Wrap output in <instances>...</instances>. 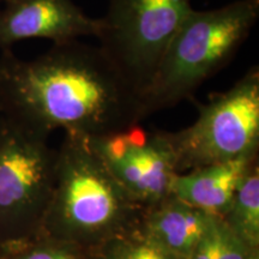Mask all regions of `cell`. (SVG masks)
Listing matches in <instances>:
<instances>
[{
    "label": "cell",
    "mask_w": 259,
    "mask_h": 259,
    "mask_svg": "<svg viewBox=\"0 0 259 259\" xmlns=\"http://www.w3.org/2000/svg\"><path fill=\"white\" fill-rule=\"evenodd\" d=\"M48 138L0 116V251L41 234L57 170Z\"/></svg>",
    "instance_id": "277c9868"
},
{
    "label": "cell",
    "mask_w": 259,
    "mask_h": 259,
    "mask_svg": "<svg viewBox=\"0 0 259 259\" xmlns=\"http://www.w3.org/2000/svg\"><path fill=\"white\" fill-rule=\"evenodd\" d=\"M4 2H5V0H0V8H2V5L4 4Z\"/></svg>",
    "instance_id": "2e32d148"
},
{
    "label": "cell",
    "mask_w": 259,
    "mask_h": 259,
    "mask_svg": "<svg viewBox=\"0 0 259 259\" xmlns=\"http://www.w3.org/2000/svg\"><path fill=\"white\" fill-rule=\"evenodd\" d=\"M215 219L169 194L144 206L137 232L162 250L187 259Z\"/></svg>",
    "instance_id": "9c48e42d"
},
{
    "label": "cell",
    "mask_w": 259,
    "mask_h": 259,
    "mask_svg": "<svg viewBox=\"0 0 259 259\" xmlns=\"http://www.w3.org/2000/svg\"><path fill=\"white\" fill-rule=\"evenodd\" d=\"M221 220L252 248H259V166L246 174Z\"/></svg>",
    "instance_id": "8fae6325"
},
{
    "label": "cell",
    "mask_w": 259,
    "mask_h": 259,
    "mask_svg": "<svg viewBox=\"0 0 259 259\" xmlns=\"http://www.w3.org/2000/svg\"><path fill=\"white\" fill-rule=\"evenodd\" d=\"M257 251L216 218L187 259H250Z\"/></svg>",
    "instance_id": "7c38bea8"
},
{
    "label": "cell",
    "mask_w": 259,
    "mask_h": 259,
    "mask_svg": "<svg viewBox=\"0 0 259 259\" xmlns=\"http://www.w3.org/2000/svg\"><path fill=\"white\" fill-rule=\"evenodd\" d=\"M258 163V154L178 173L170 194L221 219L246 174Z\"/></svg>",
    "instance_id": "30bf717a"
},
{
    "label": "cell",
    "mask_w": 259,
    "mask_h": 259,
    "mask_svg": "<svg viewBox=\"0 0 259 259\" xmlns=\"http://www.w3.org/2000/svg\"><path fill=\"white\" fill-rule=\"evenodd\" d=\"M0 116L50 136L84 138L141 124L142 96L97 45H53L25 60L0 54Z\"/></svg>",
    "instance_id": "6da1fadb"
},
{
    "label": "cell",
    "mask_w": 259,
    "mask_h": 259,
    "mask_svg": "<svg viewBox=\"0 0 259 259\" xmlns=\"http://www.w3.org/2000/svg\"><path fill=\"white\" fill-rule=\"evenodd\" d=\"M0 259H2V254H0Z\"/></svg>",
    "instance_id": "e0dca14e"
},
{
    "label": "cell",
    "mask_w": 259,
    "mask_h": 259,
    "mask_svg": "<svg viewBox=\"0 0 259 259\" xmlns=\"http://www.w3.org/2000/svg\"><path fill=\"white\" fill-rule=\"evenodd\" d=\"M101 259H181L162 250L136 231L109 241L99 250Z\"/></svg>",
    "instance_id": "5bb4252c"
},
{
    "label": "cell",
    "mask_w": 259,
    "mask_h": 259,
    "mask_svg": "<svg viewBox=\"0 0 259 259\" xmlns=\"http://www.w3.org/2000/svg\"><path fill=\"white\" fill-rule=\"evenodd\" d=\"M99 18L90 17L74 0H5L0 8V50L25 40L53 45L99 34Z\"/></svg>",
    "instance_id": "ba28073f"
},
{
    "label": "cell",
    "mask_w": 259,
    "mask_h": 259,
    "mask_svg": "<svg viewBox=\"0 0 259 259\" xmlns=\"http://www.w3.org/2000/svg\"><path fill=\"white\" fill-rule=\"evenodd\" d=\"M57 154L56 184L40 235L99 251L137 231L143 206L107 169L88 139L64 135Z\"/></svg>",
    "instance_id": "7a4b0ae2"
},
{
    "label": "cell",
    "mask_w": 259,
    "mask_h": 259,
    "mask_svg": "<svg viewBox=\"0 0 259 259\" xmlns=\"http://www.w3.org/2000/svg\"><path fill=\"white\" fill-rule=\"evenodd\" d=\"M258 19L259 0L191 9L142 95L145 118L192 97L235 57Z\"/></svg>",
    "instance_id": "3957f363"
},
{
    "label": "cell",
    "mask_w": 259,
    "mask_h": 259,
    "mask_svg": "<svg viewBox=\"0 0 259 259\" xmlns=\"http://www.w3.org/2000/svg\"><path fill=\"white\" fill-rule=\"evenodd\" d=\"M0 254L2 259H101L99 251L44 235L0 251Z\"/></svg>",
    "instance_id": "4fadbf2b"
},
{
    "label": "cell",
    "mask_w": 259,
    "mask_h": 259,
    "mask_svg": "<svg viewBox=\"0 0 259 259\" xmlns=\"http://www.w3.org/2000/svg\"><path fill=\"white\" fill-rule=\"evenodd\" d=\"M178 173L258 154L259 67L253 65L226 92L198 106V118L164 131Z\"/></svg>",
    "instance_id": "5b68a950"
},
{
    "label": "cell",
    "mask_w": 259,
    "mask_h": 259,
    "mask_svg": "<svg viewBox=\"0 0 259 259\" xmlns=\"http://www.w3.org/2000/svg\"><path fill=\"white\" fill-rule=\"evenodd\" d=\"M191 0H108L99 18V46L143 95Z\"/></svg>",
    "instance_id": "8992f818"
},
{
    "label": "cell",
    "mask_w": 259,
    "mask_h": 259,
    "mask_svg": "<svg viewBox=\"0 0 259 259\" xmlns=\"http://www.w3.org/2000/svg\"><path fill=\"white\" fill-rule=\"evenodd\" d=\"M250 259H259V251L254 252V253L252 254V257Z\"/></svg>",
    "instance_id": "9a60e30c"
},
{
    "label": "cell",
    "mask_w": 259,
    "mask_h": 259,
    "mask_svg": "<svg viewBox=\"0 0 259 259\" xmlns=\"http://www.w3.org/2000/svg\"><path fill=\"white\" fill-rule=\"evenodd\" d=\"M87 139L107 169L139 205L144 208L169 196L178 170L164 131H149L137 124Z\"/></svg>",
    "instance_id": "52a82bcc"
}]
</instances>
